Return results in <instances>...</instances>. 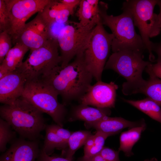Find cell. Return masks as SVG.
I'll return each instance as SVG.
<instances>
[{
    "instance_id": "33",
    "label": "cell",
    "mask_w": 161,
    "mask_h": 161,
    "mask_svg": "<svg viewBox=\"0 0 161 161\" xmlns=\"http://www.w3.org/2000/svg\"><path fill=\"white\" fill-rule=\"evenodd\" d=\"M91 7L94 17L99 16V1L98 0H87Z\"/></svg>"
},
{
    "instance_id": "17",
    "label": "cell",
    "mask_w": 161,
    "mask_h": 161,
    "mask_svg": "<svg viewBox=\"0 0 161 161\" xmlns=\"http://www.w3.org/2000/svg\"><path fill=\"white\" fill-rule=\"evenodd\" d=\"M111 114L110 108L93 107L80 104L72 109L69 121L81 120L85 123L95 122L109 116Z\"/></svg>"
},
{
    "instance_id": "11",
    "label": "cell",
    "mask_w": 161,
    "mask_h": 161,
    "mask_svg": "<svg viewBox=\"0 0 161 161\" xmlns=\"http://www.w3.org/2000/svg\"><path fill=\"white\" fill-rule=\"evenodd\" d=\"M42 16L41 11L35 17L26 23L15 44L20 42L33 50L43 45L50 37V27Z\"/></svg>"
},
{
    "instance_id": "29",
    "label": "cell",
    "mask_w": 161,
    "mask_h": 161,
    "mask_svg": "<svg viewBox=\"0 0 161 161\" xmlns=\"http://www.w3.org/2000/svg\"><path fill=\"white\" fill-rule=\"evenodd\" d=\"M119 152L108 147H104L100 154L107 161H120Z\"/></svg>"
},
{
    "instance_id": "2",
    "label": "cell",
    "mask_w": 161,
    "mask_h": 161,
    "mask_svg": "<svg viewBox=\"0 0 161 161\" xmlns=\"http://www.w3.org/2000/svg\"><path fill=\"white\" fill-rule=\"evenodd\" d=\"M43 113L21 97L10 104L0 107L1 118L7 122L20 137L39 140L47 125Z\"/></svg>"
},
{
    "instance_id": "9",
    "label": "cell",
    "mask_w": 161,
    "mask_h": 161,
    "mask_svg": "<svg viewBox=\"0 0 161 161\" xmlns=\"http://www.w3.org/2000/svg\"><path fill=\"white\" fill-rule=\"evenodd\" d=\"M143 52L129 49L113 53L104 70L111 69L131 82L143 79L142 73L150 62L143 60Z\"/></svg>"
},
{
    "instance_id": "8",
    "label": "cell",
    "mask_w": 161,
    "mask_h": 161,
    "mask_svg": "<svg viewBox=\"0 0 161 161\" xmlns=\"http://www.w3.org/2000/svg\"><path fill=\"white\" fill-rule=\"evenodd\" d=\"M100 16L94 17L91 22L85 27L66 24L60 30L57 39L61 51V67L67 66L75 56L84 50L93 29L100 20Z\"/></svg>"
},
{
    "instance_id": "30",
    "label": "cell",
    "mask_w": 161,
    "mask_h": 161,
    "mask_svg": "<svg viewBox=\"0 0 161 161\" xmlns=\"http://www.w3.org/2000/svg\"><path fill=\"white\" fill-rule=\"evenodd\" d=\"M149 76H152L161 79V63L152 64L151 62L145 70Z\"/></svg>"
},
{
    "instance_id": "4",
    "label": "cell",
    "mask_w": 161,
    "mask_h": 161,
    "mask_svg": "<svg viewBox=\"0 0 161 161\" xmlns=\"http://www.w3.org/2000/svg\"><path fill=\"white\" fill-rule=\"evenodd\" d=\"M58 95L40 78L27 81L21 97L63 127L66 110L65 106L58 102Z\"/></svg>"
},
{
    "instance_id": "3",
    "label": "cell",
    "mask_w": 161,
    "mask_h": 161,
    "mask_svg": "<svg viewBox=\"0 0 161 161\" xmlns=\"http://www.w3.org/2000/svg\"><path fill=\"white\" fill-rule=\"evenodd\" d=\"M108 4L101 1L99 14L103 25L109 27L114 35L111 49L113 53L129 49L143 52L146 49L140 35L136 32L132 17L128 10L114 16L107 13Z\"/></svg>"
},
{
    "instance_id": "16",
    "label": "cell",
    "mask_w": 161,
    "mask_h": 161,
    "mask_svg": "<svg viewBox=\"0 0 161 161\" xmlns=\"http://www.w3.org/2000/svg\"><path fill=\"white\" fill-rule=\"evenodd\" d=\"M145 124L143 120L138 122L127 120L121 117H110L107 116L103 119L95 122L85 123L87 128H93L112 135L120 132L123 129L141 126Z\"/></svg>"
},
{
    "instance_id": "7",
    "label": "cell",
    "mask_w": 161,
    "mask_h": 161,
    "mask_svg": "<svg viewBox=\"0 0 161 161\" xmlns=\"http://www.w3.org/2000/svg\"><path fill=\"white\" fill-rule=\"evenodd\" d=\"M59 47L57 39L50 37L40 48L30 50L28 58L16 70L23 74L27 81L40 78L61 63Z\"/></svg>"
},
{
    "instance_id": "13",
    "label": "cell",
    "mask_w": 161,
    "mask_h": 161,
    "mask_svg": "<svg viewBox=\"0 0 161 161\" xmlns=\"http://www.w3.org/2000/svg\"><path fill=\"white\" fill-rule=\"evenodd\" d=\"M39 140L16 138L1 155L0 161H36L41 150Z\"/></svg>"
},
{
    "instance_id": "25",
    "label": "cell",
    "mask_w": 161,
    "mask_h": 161,
    "mask_svg": "<svg viewBox=\"0 0 161 161\" xmlns=\"http://www.w3.org/2000/svg\"><path fill=\"white\" fill-rule=\"evenodd\" d=\"M77 15L79 22L75 23L77 26L81 27H85L88 25L94 17L87 0H81L77 12Z\"/></svg>"
},
{
    "instance_id": "10",
    "label": "cell",
    "mask_w": 161,
    "mask_h": 161,
    "mask_svg": "<svg viewBox=\"0 0 161 161\" xmlns=\"http://www.w3.org/2000/svg\"><path fill=\"white\" fill-rule=\"evenodd\" d=\"M9 19L7 32L13 43L16 41L27 20L36 13L42 11L50 0H4Z\"/></svg>"
},
{
    "instance_id": "38",
    "label": "cell",
    "mask_w": 161,
    "mask_h": 161,
    "mask_svg": "<svg viewBox=\"0 0 161 161\" xmlns=\"http://www.w3.org/2000/svg\"><path fill=\"white\" fill-rule=\"evenodd\" d=\"M10 72L6 69L0 65V79H1Z\"/></svg>"
},
{
    "instance_id": "23",
    "label": "cell",
    "mask_w": 161,
    "mask_h": 161,
    "mask_svg": "<svg viewBox=\"0 0 161 161\" xmlns=\"http://www.w3.org/2000/svg\"><path fill=\"white\" fill-rule=\"evenodd\" d=\"M66 8L67 7L59 0H50L41 12L44 18L51 25L55 22L59 12Z\"/></svg>"
},
{
    "instance_id": "39",
    "label": "cell",
    "mask_w": 161,
    "mask_h": 161,
    "mask_svg": "<svg viewBox=\"0 0 161 161\" xmlns=\"http://www.w3.org/2000/svg\"><path fill=\"white\" fill-rule=\"evenodd\" d=\"M157 4L159 6V8H160V12L159 14H158V15L159 17L161 30V0H158ZM160 42L161 43V41Z\"/></svg>"
},
{
    "instance_id": "22",
    "label": "cell",
    "mask_w": 161,
    "mask_h": 161,
    "mask_svg": "<svg viewBox=\"0 0 161 161\" xmlns=\"http://www.w3.org/2000/svg\"><path fill=\"white\" fill-rule=\"evenodd\" d=\"M92 134L88 131H79L72 132L68 141V148L62 152L61 156L72 161L75 152L84 145L88 138Z\"/></svg>"
},
{
    "instance_id": "21",
    "label": "cell",
    "mask_w": 161,
    "mask_h": 161,
    "mask_svg": "<svg viewBox=\"0 0 161 161\" xmlns=\"http://www.w3.org/2000/svg\"><path fill=\"white\" fill-rule=\"evenodd\" d=\"M123 101L145 113L161 124V108L156 102L147 97L140 100L123 99Z\"/></svg>"
},
{
    "instance_id": "19",
    "label": "cell",
    "mask_w": 161,
    "mask_h": 161,
    "mask_svg": "<svg viewBox=\"0 0 161 161\" xmlns=\"http://www.w3.org/2000/svg\"><path fill=\"white\" fill-rule=\"evenodd\" d=\"M145 129V123L141 126L130 128L128 131L122 132L120 136V146L118 151H123L127 157L133 155L132 148Z\"/></svg>"
},
{
    "instance_id": "26",
    "label": "cell",
    "mask_w": 161,
    "mask_h": 161,
    "mask_svg": "<svg viewBox=\"0 0 161 161\" xmlns=\"http://www.w3.org/2000/svg\"><path fill=\"white\" fill-rule=\"evenodd\" d=\"M110 134L97 131L95 134V142L94 145L83 156L86 157L92 156L98 154L104 147L105 140L109 136H112Z\"/></svg>"
},
{
    "instance_id": "36",
    "label": "cell",
    "mask_w": 161,
    "mask_h": 161,
    "mask_svg": "<svg viewBox=\"0 0 161 161\" xmlns=\"http://www.w3.org/2000/svg\"><path fill=\"white\" fill-rule=\"evenodd\" d=\"M77 161H107L100 154H98L95 155L86 157L83 156L78 159Z\"/></svg>"
},
{
    "instance_id": "6",
    "label": "cell",
    "mask_w": 161,
    "mask_h": 161,
    "mask_svg": "<svg viewBox=\"0 0 161 161\" xmlns=\"http://www.w3.org/2000/svg\"><path fill=\"white\" fill-rule=\"evenodd\" d=\"M114 35L104 29L101 20L94 28L83 52L85 64L97 81L101 80L103 72L109 56Z\"/></svg>"
},
{
    "instance_id": "40",
    "label": "cell",
    "mask_w": 161,
    "mask_h": 161,
    "mask_svg": "<svg viewBox=\"0 0 161 161\" xmlns=\"http://www.w3.org/2000/svg\"><path fill=\"white\" fill-rule=\"evenodd\" d=\"M144 161H158L157 159L155 157H154L150 159H147L145 160Z\"/></svg>"
},
{
    "instance_id": "37",
    "label": "cell",
    "mask_w": 161,
    "mask_h": 161,
    "mask_svg": "<svg viewBox=\"0 0 161 161\" xmlns=\"http://www.w3.org/2000/svg\"><path fill=\"white\" fill-rule=\"evenodd\" d=\"M95 134H92L87 140L84 145V153L88 151L94 145L95 142Z\"/></svg>"
},
{
    "instance_id": "20",
    "label": "cell",
    "mask_w": 161,
    "mask_h": 161,
    "mask_svg": "<svg viewBox=\"0 0 161 161\" xmlns=\"http://www.w3.org/2000/svg\"><path fill=\"white\" fill-rule=\"evenodd\" d=\"M29 49L22 43H16L8 52L0 65L10 72L16 70L22 64L24 57Z\"/></svg>"
},
{
    "instance_id": "1",
    "label": "cell",
    "mask_w": 161,
    "mask_h": 161,
    "mask_svg": "<svg viewBox=\"0 0 161 161\" xmlns=\"http://www.w3.org/2000/svg\"><path fill=\"white\" fill-rule=\"evenodd\" d=\"M83 52L66 66L59 65L40 78L61 96L65 106L79 100L91 85L93 77L84 62Z\"/></svg>"
},
{
    "instance_id": "31",
    "label": "cell",
    "mask_w": 161,
    "mask_h": 161,
    "mask_svg": "<svg viewBox=\"0 0 161 161\" xmlns=\"http://www.w3.org/2000/svg\"><path fill=\"white\" fill-rule=\"evenodd\" d=\"M36 161H71L61 156H50L41 149L40 152Z\"/></svg>"
},
{
    "instance_id": "5",
    "label": "cell",
    "mask_w": 161,
    "mask_h": 161,
    "mask_svg": "<svg viewBox=\"0 0 161 161\" xmlns=\"http://www.w3.org/2000/svg\"><path fill=\"white\" fill-rule=\"evenodd\" d=\"M158 0H126L122 9L128 10L131 14L135 26L138 28L146 49L149 53L150 61L155 57L151 50L152 42L150 38L159 35L161 30L158 14L154 10Z\"/></svg>"
},
{
    "instance_id": "12",
    "label": "cell",
    "mask_w": 161,
    "mask_h": 161,
    "mask_svg": "<svg viewBox=\"0 0 161 161\" xmlns=\"http://www.w3.org/2000/svg\"><path fill=\"white\" fill-rule=\"evenodd\" d=\"M118 86L114 82L101 80L91 85L85 94L79 100L81 104L97 108H110L115 106L116 91Z\"/></svg>"
},
{
    "instance_id": "28",
    "label": "cell",
    "mask_w": 161,
    "mask_h": 161,
    "mask_svg": "<svg viewBox=\"0 0 161 161\" xmlns=\"http://www.w3.org/2000/svg\"><path fill=\"white\" fill-rule=\"evenodd\" d=\"M9 27V19L4 0H0V32H7Z\"/></svg>"
},
{
    "instance_id": "34",
    "label": "cell",
    "mask_w": 161,
    "mask_h": 161,
    "mask_svg": "<svg viewBox=\"0 0 161 161\" xmlns=\"http://www.w3.org/2000/svg\"><path fill=\"white\" fill-rule=\"evenodd\" d=\"M59 1L64 3L70 10L71 15L74 13V9L78 4H79L80 0H61Z\"/></svg>"
},
{
    "instance_id": "15",
    "label": "cell",
    "mask_w": 161,
    "mask_h": 161,
    "mask_svg": "<svg viewBox=\"0 0 161 161\" xmlns=\"http://www.w3.org/2000/svg\"><path fill=\"white\" fill-rule=\"evenodd\" d=\"M125 93L126 95L143 94L161 106V79L149 76L147 80L143 79L129 85L126 89Z\"/></svg>"
},
{
    "instance_id": "14",
    "label": "cell",
    "mask_w": 161,
    "mask_h": 161,
    "mask_svg": "<svg viewBox=\"0 0 161 161\" xmlns=\"http://www.w3.org/2000/svg\"><path fill=\"white\" fill-rule=\"evenodd\" d=\"M27 81L25 75L17 70L0 79V102L10 104L21 97Z\"/></svg>"
},
{
    "instance_id": "24",
    "label": "cell",
    "mask_w": 161,
    "mask_h": 161,
    "mask_svg": "<svg viewBox=\"0 0 161 161\" xmlns=\"http://www.w3.org/2000/svg\"><path fill=\"white\" fill-rule=\"evenodd\" d=\"M12 129L7 122L0 117V151L1 152L3 153L7 150L8 143H11L17 138V133Z\"/></svg>"
},
{
    "instance_id": "32",
    "label": "cell",
    "mask_w": 161,
    "mask_h": 161,
    "mask_svg": "<svg viewBox=\"0 0 161 161\" xmlns=\"http://www.w3.org/2000/svg\"><path fill=\"white\" fill-rule=\"evenodd\" d=\"M71 13L68 8L61 10L55 19V22L58 23L64 24L68 21L69 15Z\"/></svg>"
},
{
    "instance_id": "27",
    "label": "cell",
    "mask_w": 161,
    "mask_h": 161,
    "mask_svg": "<svg viewBox=\"0 0 161 161\" xmlns=\"http://www.w3.org/2000/svg\"><path fill=\"white\" fill-rule=\"evenodd\" d=\"M12 39L6 31L0 33V63L3 62L6 55L12 48Z\"/></svg>"
},
{
    "instance_id": "18",
    "label": "cell",
    "mask_w": 161,
    "mask_h": 161,
    "mask_svg": "<svg viewBox=\"0 0 161 161\" xmlns=\"http://www.w3.org/2000/svg\"><path fill=\"white\" fill-rule=\"evenodd\" d=\"M45 135L41 148L50 156L55 149L65 151L68 147V142L58 132L54 124H47L45 129Z\"/></svg>"
},
{
    "instance_id": "35",
    "label": "cell",
    "mask_w": 161,
    "mask_h": 161,
    "mask_svg": "<svg viewBox=\"0 0 161 161\" xmlns=\"http://www.w3.org/2000/svg\"><path fill=\"white\" fill-rule=\"evenodd\" d=\"M151 50L157 54V62L161 63V43L152 42L151 45Z\"/></svg>"
}]
</instances>
